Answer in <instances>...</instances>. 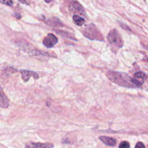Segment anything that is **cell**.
Segmentation results:
<instances>
[{
	"mask_svg": "<svg viewBox=\"0 0 148 148\" xmlns=\"http://www.w3.org/2000/svg\"><path fill=\"white\" fill-rule=\"evenodd\" d=\"M21 76L23 80L25 82L29 80L30 76H32L36 79L39 77L38 73H36V72L29 71H26V70L21 71Z\"/></svg>",
	"mask_w": 148,
	"mask_h": 148,
	"instance_id": "cell-7",
	"label": "cell"
},
{
	"mask_svg": "<svg viewBox=\"0 0 148 148\" xmlns=\"http://www.w3.org/2000/svg\"><path fill=\"white\" fill-rule=\"evenodd\" d=\"M108 39L112 45L117 47H121L123 43L121 36L117 29H114L110 31L108 36Z\"/></svg>",
	"mask_w": 148,
	"mask_h": 148,
	"instance_id": "cell-3",
	"label": "cell"
},
{
	"mask_svg": "<svg viewBox=\"0 0 148 148\" xmlns=\"http://www.w3.org/2000/svg\"><path fill=\"white\" fill-rule=\"evenodd\" d=\"M9 105V100L6 95L1 91V106L2 108H7Z\"/></svg>",
	"mask_w": 148,
	"mask_h": 148,
	"instance_id": "cell-11",
	"label": "cell"
},
{
	"mask_svg": "<svg viewBox=\"0 0 148 148\" xmlns=\"http://www.w3.org/2000/svg\"><path fill=\"white\" fill-rule=\"evenodd\" d=\"M130 146L129 143H128V142H127V141L121 142L120 143L119 146V147L120 148H129Z\"/></svg>",
	"mask_w": 148,
	"mask_h": 148,
	"instance_id": "cell-13",
	"label": "cell"
},
{
	"mask_svg": "<svg viewBox=\"0 0 148 148\" xmlns=\"http://www.w3.org/2000/svg\"><path fill=\"white\" fill-rule=\"evenodd\" d=\"M32 146L35 147H53V145L50 143H32Z\"/></svg>",
	"mask_w": 148,
	"mask_h": 148,
	"instance_id": "cell-12",
	"label": "cell"
},
{
	"mask_svg": "<svg viewBox=\"0 0 148 148\" xmlns=\"http://www.w3.org/2000/svg\"><path fill=\"white\" fill-rule=\"evenodd\" d=\"M146 79V75L143 72H137L134 74L133 82L136 87H140Z\"/></svg>",
	"mask_w": 148,
	"mask_h": 148,
	"instance_id": "cell-6",
	"label": "cell"
},
{
	"mask_svg": "<svg viewBox=\"0 0 148 148\" xmlns=\"http://www.w3.org/2000/svg\"><path fill=\"white\" fill-rule=\"evenodd\" d=\"M47 24H49V25L53 26V27H62V26H63V24L61 23V21L56 17H53V18L48 20V21H47Z\"/></svg>",
	"mask_w": 148,
	"mask_h": 148,
	"instance_id": "cell-9",
	"label": "cell"
},
{
	"mask_svg": "<svg viewBox=\"0 0 148 148\" xmlns=\"http://www.w3.org/2000/svg\"><path fill=\"white\" fill-rule=\"evenodd\" d=\"M43 45L47 48L53 47L58 42V38L53 34H49L43 39Z\"/></svg>",
	"mask_w": 148,
	"mask_h": 148,
	"instance_id": "cell-5",
	"label": "cell"
},
{
	"mask_svg": "<svg viewBox=\"0 0 148 148\" xmlns=\"http://www.w3.org/2000/svg\"><path fill=\"white\" fill-rule=\"evenodd\" d=\"M15 17H16L17 19H20L21 16V15H20V14H18V13H16V14H15Z\"/></svg>",
	"mask_w": 148,
	"mask_h": 148,
	"instance_id": "cell-17",
	"label": "cell"
},
{
	"mask_svg": "<svg viewBox=\"0 0 148 148\" xmlns=\"http://www.w3.org/2000/svg\"><path fill=\"white\" fill-rule=\"evenodd\" d=\"M18 1H19L20 2L22 3H24V4H28L27 2L26 1V0H17Z\"/></svg>",
	"mask_w": 148,
	"mask_h": 148,
	"instance_id": "cell-16",
	"label": "cell"
},
{
	"mask_svg": "<svg viewBox=\"0 0 148 148\" xmlns=\"http://www.w3.org/2000/svg\"><path fill=\"white\" fill-rule=\"evenodd\" d=\"M83 33L86 38L91 40H98L100 41L103 40L102 35L93 24L87 25Z\"/></svg>",
	"mask_w": 148,
	"mask_h": 148,
	"instance_id": "cell-2",
	"label": "cell"
},
{
	"mask_svg": "<svg viewBox=\"0 0 148 148\" xmlns=\"http://www.w3.org/2000/svg\"><path fill=\"white\" fill-rule=\"evenodd\" d=\"M53 0H45V1L47 3H50L51 1H52Z\"/></svg>",
	"mask_w": 148,
	"mask_h": 148,
	"instance_id": "cell-18",
	"label": "cell"
},
{
	"mask_svg": "<svg viewBox=\"0 0 148 148\" xmlns=\"http://www.w3.org/2000/svg\"><path fill=\"white\" fill-rule=\"evenodd\" d=\"M107 75L110 80L119 86L125 87H136L134 83L133 78L126 73L109 71Z\"/></svg>",
	"mask_w": 148,
	"mask_h": 148,
	"instance_id": "cell-1",
	"label": "cell"
},
{
	"mask_svg": "<svg viewBox=\"0 0 148 148\" xmlns=\"http://www.w3.org/2000/svg\"><path fill=\"white\" fill-rule=\"evenodd\" d=\"M136 148V147H138V148H142V147H145V146L143 144V143H142V142H138L137 143H136V145H135V146Z\"/></svg>",
	"mask_w": 148,
	"mask_h": 148,
	"instance_id": "cell-15",
	"label": "cell"
},
{
	"mask_svg": "<svg viewBox=\"0 0 148 148\" xmlns=\"http://www.w3.org/2000/svg\"><path fill=\"white\" fill-rule=\"evenodd\" d=\"M0 1L2 3L8 6H12L13 4L12 0H0Z\"/></svg>",
	"mask_w": 148,
	"mask_h": 148,
	"instance_id": "cell-14",
	"label": "cell"
},
{
	"mask_svg": "<svg viewBox=\"0 0 148 148\" xmlns=\"http://www.w3.org/2000/svg\"><path fill=\"white\" fill-rule=\"evenodd\" d=\"M72 19L74 23L78 26H82V25H83V24L85 22L84 19L79 15H76V14L73 15Z\"/></svg>",
	"mask_w": 148,
	"mask_h": 148,
	"instance_id": "cell-10",
	"label": "cell"
},
{
	"mask_svg": "<svg viewBox=\"0 0 148 148\" xmlns=\"http://www.w3.org/2000/svg\"><path fill=\"white\" fill-rule=\"evenodd\" d=\"M69 10L71 13L73 14V15L83 16L85 14V10L83 7L77 2H72L69 6Z\"/></svg>",
	"mask_w": 148,
	"mask_h": 148,
	"instance_id": "cell-4",
	"label": "cell"
},
{
	"mask_svg": "<svg viewBox=\"0 0 148 148\" xmlns=\"http://www.w3.org/2000/svg\"><path fill=\"white\" fill-rule=\"evenodd\" d=\"M99 139L103 143H104L107 146H113L116 143V140L111 137L102 136H100Z\"/></svg>",
	"mask_w": 148,
	"mask_h": 148,
	"instance_id": "cell-8",
	"label": "cell"
}]
</instances>
